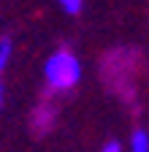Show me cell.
Masks as SVG:
<instances>
[{"label": "cell", "mask_w": 149, "mask_h": 152, "mask_svg": "<svg viewBox=\"0 0 149 152\" xmlns=\"http://www.w3.org/2000/svg\"><path fill=\"white\" fill-rule=\"evenodd\" d=\"M141 71H144V57L133 46L111 49L100 60V79H103L106 90L125 103H133V98L138 95Z\"/></svg>", "instance_id": "cell-1"}, {"label": "cell", "mask_w": 149, "mask_h": 152, "mask_svg": "<svg viewBox=\"0 0 149 152\" xmlns=\"http://www.w3.org/2000/svg\"><path fill=\"white\" fill-rule=\"evenodd\" d=\"M81 76H84L81 60H79V54L71 46L54 49L46 57V63H44V84H46V92H52V95L73 92L79 87Z\"/></svg>", "instance_id": "cell-2"}, {"label": "cell", "mask_w": 149, "mask_h": 152, "mask_svg": "<svg viewBox=\"0 0 149 152\" xmlns=\"http://www.w3.org/2000/svg\"><path fill=\"white\" fill-rule=\"evenodd\" d=\"M57 95L46 92L44 98L35 103L33 109V117H30V128L35 136H49V133L54 130V125H57Z\"/></svg>", "instance_id": "cell-3"}, {"label": "cell", "mask_w": 149, "mask_h": 152, "mask_svg": "<svg viewBox=\"0 0 149 152\" xmlns=\"http://www.w3.org/2000/svg\"><path fill=\"white\" fill-rule=\"evenodd\" d=\"M125 152H149V130L136 128L133 133H130V141H127Z\"/></svg>", "instance_id": "cell-4"}, {"label": "cell", "mask_w": 149, "mask_h": 152, "mask_svg": "<svg viewBox=\"0 0 149 152\" xmlns=\"http://www.w3.org/2000/svg\"><path fill=\"white\" fill-rule=\"evenodd\" d=\"M11 60H14V41L6 35V38H0V76L8 71Z\"/></svg>", "instance_id": "cell-5"}, {"label": "cell", "mask_w": 149, "mask_h": 152, "mask_svg": "<svg viewBox=\"0 0 149 152\" xmlns=\"http://www.w3.org/2000/svg\"><path fill=\"white\" fill-rule=\"evenodd\" d=\"M54 3H57L65 14H71V16H73V14H79V11L84 8V0H54Z\"/></svg>", "instance_id": "cell-6"}, {"label": "cell", "mask_w": 149, "mask_h": 152, "mask_svg": "<svg viewBox=\"0 0 149 152\" xmlns=\"http://www.w3.org/2000/svg\"><path fill=\"white\" fill-rule=\"evenodd\" d=\"M100 152H125V147H122L119 141H106Z\"/></svg>", "instance_id": "cell-7"}, {"label": "cell", "mask_w": 149, "mask_h": 152, "mask_svg": "<svg viewBox=\"0 0 149 152\" xmlns=\"http://www.w3.org/2000/svg\"><path fill=\"white\" fill-rule=\"evenodd\" d=\"M3 101H6V92H3V84H0V111H3Z\"/></svg>", "instance_id": "cell-8"}]
</instances>
